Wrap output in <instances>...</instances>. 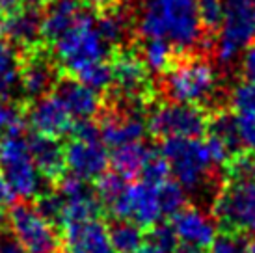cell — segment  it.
Masks as SVG:
<instances>
[{
    "mask_svg": "<svg viewBox=\"0 0 255 253\" xmlns=\"http://www.w3.org/2000/svg\"><path fill=\"white\" fill-rule=\"evenodd\" d=\"M71 77H75L95 92H105V90L112 88V67L107 60H97V62L88 63Z\"/></svg>",
    "mask_w": 255,
    "mask_h": 253,
    "instance_id": "29",
    "label": "cell"
},
{
    "mask_svg": "<svg viewBox=\"0 0 255 253\" xmlns=\"http://www.w3.org/2000/svg\"><path fill=\"white\" fill-rule=\"evenodd\" d=\"M229 105L237 116L242 114H255V84L242 80L233 86L229 93Z\"/></svg>",
    "mask_w": 255,
    "mask_h": 253,
    "instance_id": "35",
    "label": "cell"
},
{
    "mask_svg": "<svg viewBox=\"0 0 255 253\" xmlns=\"http://www.w3.org/2000/svg\"><path fill=\"white\" fill-rule=\"evenodd\" d=\"M71 138L84 141H103L101 140V126L93 120H77L71 128Z\"/></svg>",
    "mask_w": 255,
    "mask_h": 253,
    "instance_id": "38",
    "label": "cell"
},
{
    "mask_svg": "<svg viewBox=\"0 0 255 253\" xmlns=\"http://www.w3.org/2000/svg\"><path fill=\"white\" fill-rule=\"evenodd\" d=\"M41 22L43 13H39V9L19 7L15 11H9V15L4 17V22L0 26V34L19 49H34L43 43Z\"/></svg>",
    "mask_w": 255,
    "mask_h": 253,
    "instance_id": "17",
    "label": "cell"
},
{
    "mask_svg": "<svg viewBox=\"0 0 255 253\" xmlns=\"http://www.w3.org/2000/svg\"><path fill=\"white\" fill-rule=\"evenodd\" d=\"M2 218H4V216H2V209H0V225H2Z\"/></svg>",
    "mask_w": 255,
    "mask_h": 253,
    "instance_id": "50",
    "label": "cell"
},
{
    "mask_svg": "<svg viewBox=\"0 0 255 253\" xmlns=\"http://www.w3.org/2000/svg\"><path fill=\"white\" fill-rule=\"evenodd\" d=\"M80 0H50L45 6L41 22V35L45 45H52L60 35H64L78 17L84 13Z\"/></svg>",
    "mask_w": 255,
    "mask_h": 253,
    "instance_id": "20",
    "label": "cell"
},
{
    "mask_svg": "<svg viewBox=\"0 0 255 253\" xmlns=\"http://www.w3.org/2000/svg\"><path fill=\"white\" fill-rule=\"evenodd\" d=\"M134 253H162V252H160V250H156L153 244H149L147 242V244H143L142 248H138Z\"/></svg>",
    "mask_w": 255,
    "mask_h": 253,
    "instance_id": "46",
    "label": "cell"
},
{
    "mask_svg": "<svg viewBox=\"0 0 255 253\" xmlns=\"http://www.w3.org/2000/svg\"><path fill=\"white\" fill-rule=\"evenodd\" d=\"M0 253H26L21 242L15 239L13 233H2L0 235Z\"/></svg>",
    "mask_w": 255,
    "mask_h": 253,
    "instance_id": "42",
    "label": "cell"
},
{
    "mask_svg": "<svg viewBox=\"0 0 255 253\" xmlns=\"http://www.w3.org/2000/svg\"><path fill=\"white\" fill-rule=\"evenodd\" d=\"M147 239L149 244H153L156 250H160L162 253H175L179 250V246H181L171 224H164V222H158V224L149 229Z\"/></svg>",
    "mask_w": 255,
    "mask_h": 253,
    "instance_id": "36",
    "label": "cell"
},
{
    "mask_svg": "<svg viewBox=\"0 0 255 253\" xmlns=\"http://www.w3.org/2000/svg\"><path fill=\"white\" fill-rule=\"evenodd\" d=\"M65 242L69 253H116L108 239L107 225L99 220L65 231Z\"/></svg>",
    "mask_w": 255,
    "mask_h": 253,
    "instance_id": "21",
    "label": "cell"
},
{
    "mask_svg": "<svg viewBox=\"0 0 255 253\" xmlns=\"http://www.w3.org/2000/svg\"><path fill=\"white\" fill-rule=\"evenodd\" d=\"M0 171L11 184L17 197L36 199L45 192V177L34 164L28 140L22 136H9L0 141Z\"/></svg>",
    "mask_w": 255,
    "mask_h": 253,
    "instance_id": "8",
    "label": "cell"
},
{
    "mask_svg": "<svg viewBox=\"0 0 255 253\" xmlns=\"http://www.w3.org/2000/svg\"><path fill=\"white\" fill-rule=\"evenodd\" d=\"M21 75V56L13 43L6 37H0V97H11V93L19 88Z\"/></svg>",
    "mask_w": 255,
    "mask_h": 253,
    "instance_id": "26",
    "label": "cell"
},
{
    "mask_svg": "<svg viewBox=\"0 0 255 253\" xmlns=\"http://www.w3.org/2000/svg\"><path fill=\"white\" fill-rule=\"evenodd\" d=\"M175 253H203V250H198V248H190V246H179V250Z\"/></svg>",
    "mask_w": 255,
    "mask_h": 253,
    "instance_id": "47",
    "label": "cell"
},
{
    "mask_svg": "<svg viewBox=\"0 0 255 253\" xmlns=\"http://www.w3.org/2000/svg\"><path fill=\"white\" fill-rule=\"evenodd\" d=\"M138 52L145 67L156 75H164L171 67V63L175 62V58L181 54V50L166 39H142Z\"/></svg>",
    "mask_w": 255,
    "mask_h": 253,
    "instance_id": "24",
    "label": "cell"
},
{
    "mask_svg": "<svg viewBox=\"0 0 255 253\" xmlns=\"http://www.w3.org/2000/svg\"><path fill=\"white\" fill-rule=\"evenodd\" d=\"M84 6L92 7L95 11H105L108 7H114L120 4V0H80Z\"/></svg>",
    "mask_w": 255,
    "mask_h": 253,
    "instance_id": "43",
    "label": "cell"
},
{
    "mask_svg": "<svg viewBox=\"0 0 255 253\" xmlns=\"http://www.w3.org/2000/svg\"><path fill=\"white\" fill-rule=\"evenodd\" d=\"M241 73L244 80L255 84V43H250L248 47L242 50Z\"/></svg>",
    "mask_w": 255,
    "mask_h": 253,
    "instance_id": "40",
    "label": "cell"
},
{
    "mask_svg": "<svg viewBox=\"0 0 255 253\" xmlns=\"http://www.w3.org/2000/svg\"><path fill=\"white\" fill-rule=\"evenodd\" d=\"M255 0H224V22L214 41V58L220 65H231L255 34Z\"/></svg>",
    "mask_w": 255,
    "mask_h": 253,
    "instance_id": "7",
    "label": "cell"
},
{
    "mask_svg": "<svg viewBox=\"0 0 255 253\" xmlns=\"http://www.w3.org/2000/svg\"><path fill=\"white\" fill-rule=\"evenodd\" d=\"M4 11H6V9H4V7H2V4H0V26H2V22H4V17H6V15H4Z\"/></svg>",
    "mask_w": 255,
    "mask_h": 253,
    "instance_id": "49",
    "label": "cell"
},
{
    "mask_svg": "<svg viewBox=\"0 0 255 253\" xmlns=\"http://www.w3.org/2000/svg\"><path fill=\"white\" fill-rule=\"evenodd\" d=\"M49 47H52L60 67L69 75H75L88 63L107 60L114 52L110 45L101 37L99 30L95 26V17L86 11L78 17V21L71 28Z\"/></svg>",
    "mask_w": 255,
    "mask_h": 253,
    "instance_id": "4",
    "label": "cell"
},
{
    "mask_svg": "<svg viewBox=\"0 0 255 253\" xmlns=\"http://www.w3.org/2000/svg\"><path fill=\"white\" fill-rule=\"evenodd\" d=\"M156 196H158V205L162 216H173L186 205V190L177 183V181H166L160 186H156Z\"/></svg>",
    "mask_w": 255,
    "mask_h": 253,
    "instance_id": "31",
    "label": "cell"
},
{
    "mask_svg": "<svg viewBox=\"0 0 255 253\" xmlns=\"http://www.w3.org/2000/svg\"><path fill=\"white\" fill-rule=\"evenodd\" d=\"M107 229L116 253H134L138 248L143 246L145 229L134 224L132 220H116Z\"/></svg>",
    "mask_w": 255,
    "mask_h": 253,
    "instance_id": "27",
    "label": "cell"
},
{
    "mask_svg": "<svg viewBox=\"0 0 255 253\" xmlns=\"http://www.w3.org/2000/svg\"><path fill=\"white\" fill-rule=\"evenodd\" d=\"M160 153L168 160L171 177L186 192H198L213 177V155L201 138H166L160 143Z\"/></svg>",
    "mask_w": 255,
    "mask_h": 253,
    "instance_id": "3",
    "label": "cell"
},
{
    "mask_svg": "<svg viewBox=\"0 0 255 253\" xmlns=\"http://www.w3.org/2000/svg\"><path fill=\"white\" fill-rule=\"evenodd\" d=\"M64 212H62V231H69L73 227L84 225L88 222L99 220V216L105 212V207L97 199L95 192H90L86 196L75 197V199H64Z\"/></svg>",
    "mask_w": 255,
    "mask_h": 253,
    "instance_id": "22",
    "label": "cell"
},
{
    "mask_svg": "<svg viewBox=\"0 0 255 253\" xmlns=\"http://www.w3.org/2000/svg\"><path fill=\"white\" fill-rule=\"evenodd\" d=\"M13 237L26 253H60L62 233L60 227L43 218L36 207L26 203H15L7 216Z\"/></svg>",
    "mask_w": 255,
    "mask_h": 253,
    "instance_id": "10",
    "label": "cell"
},
{
    "mask_svg": "<svg viewBox=\"0 0 255 253\" xmlns=\"http://www.w3.org/2000/svg\"><path fill=\"white\" fill-rule=\"evenodd\" d=\"M0 4L6 11H15V9L22 7V0H0Z\"/></svg>",
    "mask_w": 255,
    "mask_h": 253,
    "instance_id": "44",
    "label": "cell"
},
{
    "mask_svg": "<svg viewBox=\"0 0 255 253\" xmlns=\"http://www.w3.org/2000/svg\"><path fill=\"white\" fill-rule=\"evenodd\" d=\"M239 123V134L244 149L255 151V114H242L237 116Z\"/></svg>",
    "mask_w": 255,
    "mask_h": 253,
    "instance_id": "39",
    "label": "cell"
},
{
    "mask_svg": "<svg viewBox=\"0 0 255 253\" xmlns=\"http://www.w3.org/2000/svg\"><path fill=\"white\" fill-rule=\"evenodd\" d=\"M211 112L201 105L188 103H160L147 112V132L153 138H201L207 132Z\"/></svg>",
    "mask_w": 255,
    "mask_h": 253,
    "instance_id": "6",
    "label": "cell"
},
{
    "mask_svg": "<svg viewBox=\"0 0 255 253\" xmlns=\"http://www.w3.org/2000/svg\"><path fill=\"white\" fill-rule=\"evenodd\" d=\"M198 15L205 34L216 35L224 22V0H198Z\"/></svg>",
    "mask_w": 255,
    "mask_h": 253,
    "instance_id": "33",
    "label": "cell"
},
{
    "mask_svg": "<svg viewBox=\"0 0 255 253\" xmlns=\"http://www.w3.org/2000/svg\"><path fill=\"white\" fill-rule=\"evenodd\" d=\"M112 88L116 99L143 106L151 103V80L140 52L128 47H120L110 54Z\"/></svg>",
    "mask_w": 255,
    "mask_h": 253,
    "instance_id": "9",
    "label": "cell"
},
{
    "mask_svg": "<svg viewBox=\"0 0 255 253\" xmlns=\"http://www.w3.org/2000/svg\"><path fill=\"white\" fill-rule=\"evenodd\" d=\"M15 199H17V194L13 192L11 184L7 183V179L4 177V173L0 171V209H4V207H13Z\"/></svg>",
    "mask_w": 255,
    "mask_h": 253,
    "instance_id": "41",
    "label": "cell"
},
{
    "mask_svg": "<svg viewBox=\"0 0 255 253\" xmlns=\"http://www.w3.org/2000/svg\"><path fill=\"white\" fill-rule=\"evenodd\" d=\"M136 32L142 39H166L181 52L198 47L203 37L198 0H142Z\"/></svg>",
    "mask_w": 255,
    "mask_h": 253,
    "instance_id": "1",
    "label": "cell"
},
{
    "mask_svg": "<svg viewBox=\"0 0 255 253\" xmlns=\"http://www.w3.org/2000/svg\"><path fill=\"white\" fill-rule=\"evenodd\" d=\"M107 212L114 220H132L145 231L162 220L156 186H151L143 181L127 184L125 192L112 207H108Z\"/></svg>",
    "mask_w": 255,
    "mask_h": 253,
    "instance_id": "13",
    "label": "cell"
},
{
    "mask_svg": "<svg viewBox=\"0 0 255 253\" xmlns=\"http://www.w3.org/2000/svg\"><path fill=\"white\" fill-rule=\"evenodd\" d=\"M246 253H255V240H254V242H248V248H246Z\"/></svg>",
    "mask_w": 255,
    "mask_h": 253,
    "instance_id": "48",
    "label": "cell"
},
{
    "mask_svg": "<svg viewBox=\"0 0 255 253\" xmlns=\"http://www.w3.org/2000/svg\"><path fill=\"white\" fill-rule=\"evenodd\" d=\"M127 184V179L118 175L116 171H105L103 175L93 181V192L101 201V205L105 207V211H108V207H112L120 199L121 194L125 192Z\"/></svg>",
    "mask_w": 255,
    "mask_h": 253,
    "instance_id": "30",
    "label": "cell"
},
{
    "mask_svg": "<svg viewBox=\"0 0 255 253\" xmlns=\"http://www.w3.org/2000/svg\"><path fill=\"white\" fill-rule=\"evenodd\" d=\"M54 93L62 99V103L75 120H92L93 116L101 112L99 92L88 88L71 75H64L58 80Z\"/></svg>",
    "mask_w": 255,
    "mask_h": 253,
    "instance_id": "19",
    "label": "cell"
},
{
    "mask_svg": "<svg viewBox=\"0 0 255 253\" xmlns=\"http://www.w3.org/2000/svg\"><path fill=\"white\" fill-rule=\"evenodd\" d=\"M248 237L239 235V233L222 231L216 235L214 242L209 248V253H246L248 248Z\"/></svg>",
    "mask_w": 255,
    "mask_h": 253,
    "instance_id": "37",
    "label": "cell"
},
{
    "mask_svg": "<svg viewBox=\"0 0 255 253\" xmlns=\"http://www.w3.org/2000/svg\"><path fill=\"white\" fill-rule=\"evenodd\" d=\"M64 149L67 171L84 181H95L110 166V155L103 141H84L71 138Z\"/></svg>",
    "mask_w": 255,
    "mask_h": 253,
    "instance_id": "15",
    "label": "cell"
},
{
    "mask_svg": "<svg viewBox=\"0 0 255 253\" xmlns=\"http://www.w3.org/2000/svg\"><path fill=\"white\" fill-rule=\"evenodd\" d=\"M50 0H22V7H36V9H41L49 4Z\"/></svg>",
    "mask_w": 255,
    "mask_h": 253,
    "instance_id": "45",
    "label": "cell"
},
{
    "mask_svg": "<svg viewBox=\"0 0 255 253\" xmlns=\"http://www.w3.org/2000/svg\"><path fill=\"white\" fill-rule=\"evenodd\" d=\"M140 177H142L143 183L151 184V186H160V184L170 179V164H168V160L164 158L160 151H149L147 158H145L142 166V171H140Z\"/></svg>",
    "mask_w": 255,
    "mask_h": 253,
    "instance_id": "32",
    "label": "cell"
},
{
    "mask_svg": "<svg viewBox=\"0 0 255 253\" xmlns=\"http://www.w3.org/2000/svg\"><path fill=\"white\" fill-rule=\"evenodd\" d=\"M24 120L32 132L52 138H64L71 134L75 125V118L54 92L34 99L28 108H24Z\"/></svg>",
    "mask_w": 255,
    "mask_h": 253,
    "instance_id": "14",
    "label": "cell"
},
{
    "mask_svg": "<svg viewBox=\"0 0 255 253\" xmlns=\"http://www.w3.org/2000/svg\"><path fill=\"white\" fill-rule=\"evenodd\" d=\"M64 197L58 194V190L52 186V190H45L43 194L36 197V211L41 214L43 218H47L54 225L60 227L62 224V212H64Z\"/></svg>",
    "mask_w": 255,
    "mask_h": 253,
    "instance_id": "34",
    "label": "cell"
},
{
    "mask_svg": "<svg viewBox=\"0 0 255 253\" xmlns=\"http://www.w3.org/2000/svg\"><path fill=\"white\" fill-rule=\"evenodd\" d=\"M170 224L177 235L181 246L209 250L216 239V222L198 207L184 205L170 218Z\"/></svg>",
    "mask_w": 255,
    "mask_h": 253,
    "instance_id": "16",
    "label": "cell"
},
{
    "mask_svg": "<svg viewBox=\"0 0 255 253\" xmlns=\"http://www.w3.org/2000/svg\"><path fill=\"white\" fill-rule=\"evenodd\" d=\"M24 123V106L9 97H0V141L9 136H21Z\"/></svg>",
    "mask_w": 255,
    "mask_h": 253,
    "instance_id": "28",
    "label": "cell"
},
{
    "mask_svg": "<svg viewBox=\"0 0 255 253\" xmlns=\"http://www.w3.org/2000/svg\"><path fill=\"white\" fill-rule=\"evenodd\" d=\"M254 28H255V7H254Z\"/></svg>",
    "mask_w": 255,
    "mask_h": 253,
    "instance_id": "51",
    "label": "cell"
},
{
    "mask_svg": "<svg viewBox=\"0 0 255 253\" xmlns=\"http://www.w3.org/2000/svg\"><path fill=\"white\" fill-rule=\"evenodd\" d=\"M30 155L34 158L39 173L45 177V181L52 186L67 173L65 166V149L60 143V138L43 136V134L32 132L28 138Z\"/></svg>",
    "mask_w": 255,
    "mask_h": 253,
    "instance_id": "18",
    "label": "cell"
},
{
    "mask_svg": "<svg viewBox=\"0 0 255 253\" xmlns=\"http://www.w3.org/2000/svg\"><path fill=\"white\" fill-rule=\"evenodd\" d=\"M213 218L222 231L255 235V179H226L213 201Z\"/></svg>",
    "mask_w": 255,
    "mask_h": 253,
    "instance_id": "5",
    "label": "cell"
},
{
    "mask_svg": "<svg viewBox=\"0 0 255 253\" xmlns=\"http://www.w3.org/2000/svg\"><path fill=\"white\" fill-rule=\"evenodd\" d=\"M149 151L151 149L145 147L143 141H132V143L114 147L110 153L112 171H116L118 175H121L127 181L140 177V171H142V166L147 158Z\"/></svg>",
    "mask_w": 255,
    "mask_h": 253,
    "instance_id": "23",
    "label": "cell"
},
{
    "mask_svg": "<svg viewBox=\"0 0 255 253\" xmlns=\"http://www.w3.org/2000/svg\"><path fill=\"white\" fill-rule=\"evenodd\" d=\"M62 67L56 62L54 54L45 49V43L37 45L34 49L22 52L21 58V92L28 99H37L54 92L58 80L64 77L60 75Z\"/></svg>",
    "mask_w": 255,
    "mask_h": 253,
    "instance_id": "11",
    "label": "cell"
},
{
    "mask_svg": "<svg viewBox=\"0 0 255 253\" xmlns=\"http://www.w3.org/2000/svg\"><path fill=\"white\" fill-rule=\"evenodd\" d=\"M95 26L112 50L125 45V39L128 35V21L127 15L120 9V4L108 7L105 11H99V15L95 17Z\"/></svg>",
    "mask_w": 255,
    "mask_h": 253,
    "instance_id": "25",
    "label": "cell"
},
{
    "mask_svg": "<svg viewBox=\"0 0 255 253\" xmlns=\"http://www.w3.org/2000/svg\"><path fill=\"white\" fill-rule=\"evenodd\" d=\"M218 77L213 63L203 54L181 52L162 75V92L175 103L205 106L214 97Z\"/></svg>",
    "mask_w": 255,
    "mask_h": 253,
    "instance_id": "2",
    "label": "cell"
},
{
    "mask_svg": "<svg viewBox=\"0 0 255 253\" xmlns=\"http://www.w3.org/2000/svg\"><path fill=\"white\" fill-rule=\"evenodd\" d=\"M101 118V140L107 147H120L132 141H142L147 132V120L143 118L142 106L130 105L116 99Z\"/></svg>",
    "mask_w": 255,
    "mask_h": 253,
    "instance_id": "12",
    "label": "cell"
}]
</instances>
